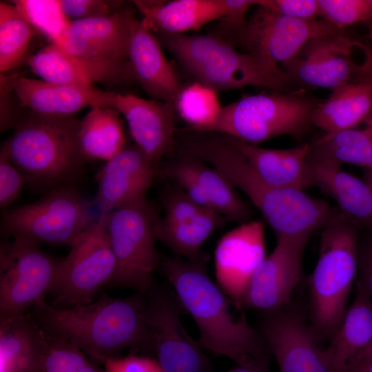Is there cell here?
Returning <instances> with one entry per match:
<instances>
[{"instance_id": "6da1fadb", "label": "cell", "mask_w": 372, "mask_h": 372, "mask_svg": "<svg viewBox=\"0 0 372 372\" xmlns=\"http://www.w3.org/2000/svg\"><path fill=\"white\" fill-rule=\"evenodd\" d=\"M176 147L180 155L196 158L216 169L240 189L259 210L276 236L307 237L322 230L338 210L304 190L280 188L262 180L224 136L181 131Z\"/></svg>"}, {"instance_id": "7a4b0ae2", "label": "cell", "mask_w": 372, "mask_h": 372, "mask_svg": "<svg viewBox=\"0 0 372 372\" xmlns=\"http://www.w3.org/2000/svg\"><path fill=\"white\" fill-rule=\"evenodd\" d=\"M146 307L142 293L127 298L104 293L95 302L70 308H56L45 301L32 307L30 314L45 334L69 342L103 364L125 349L150 356Z\"/></svg>"}, {"instance_id": "3957f363", "label": "cell", "mask_w": 372, "mask_h": 372, "mask_svg": "<svg viewBox=\"0 0 372 372\" xmlns=\"http://www.w3.org/2000/svg\"><path fill=\"white\" fill-rule=\"evenodd\" d=\"M159 268L196 322L202 348L242 366L271 355L262 333L245 316L236 319L231 313L227 295L208 275L206 256L194 260L165 256Z\"/></svg>"}, {"instance_id": "277c9868", "label": "cell", "mask_w": 372, "mask_h": 372, "mask_svg": "<svg viewBox=\"0 0 372 372\" xmlns=\"http://www.w3.org/2000/svg\"><path fill=\"white\" fill-rule=\"evenodd\" d=\"M79 124L74 115H43L26 109L1 149L36 192L74 186L89 162L80 147Z\"/></svg>"}, {"instance_id": "5b68a950", "label": "cell", "mask_w": 372, "mask_h": 372, "mask_svg": "<svg viewBox=\"0 0 372 372\" xmlns=\"http://www.w3.org/2000/svg\"><path fill=\"white\" fill-rule=\"evenodd\" d=\"M359 231L338 210L321 230L317 263L307 280L310 324L320 342L332 338L348 308L358 274Z\"/></svg>"}, {"instance_id": "8992f818", "label": "cell", "mask_w": 372, "mask_h": 372, "mask_svg": "<svg viewBox=\"0 0 372 372\" xmlns=\"http://www.w3.org/2000/svg\"><path fill=\"white\" fill-rule=\"evenodd\" d=\"M153 34L196 81L217 92L249 85L285 92L289 88L285 77L237 51L233 43L220 36Z\"/></svg>"}, {"instance_id": "52a82bcc", "label": "cell", "mask_w": 372, "mask_h": 372, "mask_svg": "<svg viewBox=\"0 0 372 372\" xmlns=\"http://www.w3.org/2000/svg\"><path fill=\"white\" fill-rule=\"evenodd\" d=\"M319 103L296 92L245 94L222 107L216 122L199 132L220 134L254 145L282 135L300 138L313 126V113Z\"/></svg>"}, {"instance_id": "ba28073f", "label": "cell", "mask_w": 372, "mask_h": 372, "mask_svg": "<svg viewBox=\"0 0 372 372\" xmlns=\"http://www.w3.org/2000/svg\"><path fill=\"white\" fill-rule=\"evenodd\" d=\"M159 216L152 204L143 199L106 214V226L116 260L110 286L147 291L155 281L154 272L161 258L156 248L155 225Z\"/></svg>"}, {"instance_id": "9c48e42d", "label": "cell", "mask_w": 372, "mask_h": 372, "mask_svg": "<svg viewBox=\"0 0 372 372\" xmlns=\"http://www.w3.org/2000/svg\"><path fill=\"white\" fill-rule=\"evenodd\" d=\"M91 206L74 186L59 187L34 203L3 209L1 229L8 237L70 247L96 220Z\"/></svg>"}, {"instance_id": "30bf717a", "label": "cell", "mask_w": 372, "mask_h": 372, "mask_svg": "<svg viewBox=\"0 0 372 372\" xmlns=\"http://www.w3.org/2000/svg\"><path fill=\"white\" fill-rule=\"evenodd\" d=\"M116 271V260L101 214L61 258L56 298L51 306L70 308L93 302L97 293L110 286Z\"/></svg>"}, {"instance_id": "8fae6325", "label": "cell", "mask_w": 372, "mask_h": 372, "mask_svg": "<svg viewBox=\"0 0 372 372\" xmlns=\"http://www.w3.org/2000/svg\"><path fill=\"white\" fill-rule=\"evenodd\" d=\"M61 258L40 244L15 237L0 245V313H23L45 302L59 285Z\"/></svg>"}, {"instance_id": "7c38bea8", "label": "cell", "mask_w": 372, "mask_h": 372, "mask_svg": "<svg viewBox=\"0 0 372 372\" xmlns=\"http://www.w3.org/2000/svg\"><path fill=\"white\" fill-rule=\"evenodd\" d=\"M340 31L322 19L308 21L280 14L258 0L255 10L234 41L262 66L287 81L284 65L308 41Z\"/></svg>"}, {"instance_id": "4fadbf2b", "label": "cell", "mask_w": 372, "mask_h": 372, "mask_svg": "<svg viewBox=\"0 0 372 372\" xmlns=\"http://www.w3.org/2000/svg\"><path fill=\"white\" fill-rule=\"evenodd\" d=\"M156 281L144 293L145 320L151 338V355L164 372H213V365L198 341L185 330V309L173 289Z\"/></svg>"}, {"instance_id": "5bb4252c", "label": "cell", "mask_w": 372, "mask_h": 372, "mask_svg": "<svg viewBox=\"0 0 372 372\" xmlns=\"http://www.w3.org/2000/svg\"><path fill=\"white\" fill-rule=\"evenodd\" d=\"M363 47L342 30L310 40L282 68L289 87H322L333 91L364 81L372 62L358 64L353 56L356 48Z\"/></svg>"}, {"instance_id": "9a60e30c", "label": "cell", "mask_w": 372, "mask_h": 372, "mask_svg": "<svg viewBox=\"0 0 372 372\" xmlns=\"http://www.w3.org/2000/svg\"><path fill=\"white\" fill-rule=\"evenodd\" d=\"M258 329L279 372H337L302 308L291 301L274 311H258Z\"/></svg>"}, {"instance_id": "2e32d148", "label": "cell", "mask_w": 372, "mask_h": 372, "mask_svg": "<svg viewBox=\"0 0 372 372\" xmlns=\"http://www.w3.org/2000/svg\"><path fill=\"white\" fill-rule=\"evenodd\" d=\"M276 238L274 249L260 264L247 285L242 307L274 311L291 301L301 279L303 253L310 238Z\"/></svg>"}, {"instance_id": "e0dca14e", "label": "cell", "mask_w": 372, "mask_h": 372, "mask_svg": "<svg viewBox=\"0 0 372 372\" xmlns=\"http://www.w3.org/2000/svg\"><path fill=\"white\" fill-rule=\"evenodd\" d=\"M101 107L113 108L125 117L135 144L158 169L161 158L176 147L174 105L132 94L103 91Z\"/></svg>"}, {"instance_id": "ac0fdd59", "label": "cell", "mask_w": 372, "mask_h": 372, "mask_svg": "<svg viewBox=\"0 0 372 372\" xmlns=\"http://www.w3.org/2000/svg\"><path fill=\"white\" fill-rule=\"evenodd\" d=\"M266 258L265 225L250 220L226 233L214 254L217 284L238 308L253 273Z\"/></svg>"}, {"instance_id": "d6986e66", "label": "cell", "mask_w": 372, "mask_h": 372, "mask_svg": "<svg viewBox=\"0 0 372 372\" xmlns=\"http://www.w3.org/2000/svg\"><path fill=\"white\" fill-rule=\"evenodd\" d=\"M150 158L135 143L123 148L97 174L94 204L101 214L146 198L157 173Z\"/></svg>"}, {"instance_id": "ffe728a7", "label": "cell", "mask_w": 372, "mask_h": 372, "mask_svg": "<svg viewBox=\"0 0 372 372\" xmlns=\"http://www.w3.org/2000/svg\"><path fill=\"white\" fill-rule=\"evenodd\" d=\"M134 15L119 10L112 14L71 21L55 43L66 53L92 61L128 59Z\"/></svg>"}, {"instance_id": "44dd1931", "label": "cell", "mask_w": 372, "mask_h": 372, "mask_svg": "<svg viewBox=\"0 0 372 372\" xmlns=\"http://www.w3.org/2000/svg\"><path fill=\"white\" fill-rule=\"evenodd\" d=\"M26 63L41 79L56 83L91 87L96 83L135 81L128 59H85L66 53L53 43L29 56Z\"/></svg>"}, {"instance_id": "7402d4cb", "label": "cell", "mask_w": 372, "mask_h": 372, "mask_svg": "<svg viewBox=\"0 0 372 372\" xmlns=\"http://www.w3.org/2000/svg\"><path fill=\"white\" fill-rule=\"evenodd\" d=\"M128 61L134 81L152 99L174 105L182 88L177 74L156 37L134 17L132 21Z\"/></svg>"}, {"instance_id": "603a6c76", "label": "cell", "mask_w": 372, "mask_h": 372, "mask_svg": "<svg viewBox=\"0 0 372 372\" xmlns=\"http://www.w3.org/2000/svg\"><path fill=\"white\" fill-rule=\"evenodd\" d=\"M307 161L312 186L332 198L338 211L359 229H372V189L369 185L342 170L341 166L309 152Z\"/></svg>"}, {"instance_id": "cb8c5ba5", "label": "cell", "mask_w": 372, "mask_h": 372, "mask_svg": "<svg viewBox=\"0 0 372 372\" xmlns=\"http://www.w3.org/2000/svg\"><path fill=\"white\" fill-rule=\"evenodd\" d=\"M47 348L30 313H0V372H43Z\"/></svg>"}, {"instance_id": "d4e9b609", "label": "cell", "mask_w": 372, "mask_h": 372, "mask_svg": "<svg viewBox=\"0 0 372 372\" xmlns=\"http://www.w3.org/2000/svg\"><path fill=\"white\" fill-rule=\"evenodd\" d=\"M10 81L22 107L43 115L71 116L87 106L100 107L103 92L94 86L60 84L18 74L10 76Z\"/></svg>"}, {"instance_id": "484cf974", "label": "cell", "mask_w": 372, "mask_h": 372, "mask_svg": "<svg viewBox=\"0 0 372 372\" xmlns=\"http://www.w3.org/2000/svg\"><path fill=\"white\" fill-rule=\"evenodd\" d=\"M224 137L268 184L280 188L300 190L312 186L307 161L309 143L290 149H267L230 136Z\"/></svg>"}, {"instance_id": "4316f807", "label": "cell", "mask_w": 372, "mask_h": 372, "mask_svg": "<svg viewBox=\"0 0 372 372\" xmlns=\"http://www.w3.org/2000/svg\"><path fill=\"white\" fill-rule=\"evenodd\" d=\"M143 17L141 21L153 32L184 34L198 30L221 19L224 0L132 1Z\"/></svg>"}, {"instance_id": "83f0119b", "label": "cell", "mask_w": 372, "mask_h": 372, "mask_svg": "<svg viewBox=\"0 0 372 372\" xmlns=\"http://www.w3.org/2000/svg\"><path fill=\"white\" fill-rule=\"evenodd\" d=\"M166 176L180 174L194 180L208 200L211 210L240 224L250 220L254 211L235 188L216 169L187 155L180 156L157 170Z\"/></svg>"}, {"instance_id": "f1b7e54d", "label": "cell", "mask_w": 372, "mask_h": 372, "mask_svg": "<svg viewBox=\"0 0 372 372\" xmlns=\"http://www.w3.org/2000/svg\"><path fill=\"white\" fill-rule=\"evenodd\" d=\"M372 343V302L356 280L354 300L324 351L337 372H351Z\"/></svg>"}, {"instance_id": "f546056e", "label": "cell", "mask_w": 372, "mask_h": 372, "mask_svg": "<svg viewBox=\"0 0 372 372\" xmlns=\"http://www.w3.org/2000/svg\"><path fill=\"white\" fill-rule=\"evenodd\" d=\"M372 114V81L352 83L333 91L320 102L312 116L313 126L326 134L354 128Z\"/></svg>"}, {"instance_id": "4dcf8cb0", "label": "cell", "mask_w": 372, "mask_h": 372, "mask_svg": "<svg viewBox=\"0 0 372 372\" xmlns=\"http://www.w3.org/2000/svg\"><path fill=\"white\" fill-rule=\"evenodd\" d=\"M79 139L89 161L110 160L126 145L120 114L110 107H91L80 121Z\"/></svg>"}, {"instance_id": "1f68e13d", "label": "cell", "mask_w": 372, "mask_h": 372, "mask_svg": "<svg viewBox=\"0 0 372 372\" xmlns=\"http://www.w3.org/2000/svg\"><path fill=\"white\" fill-rule=\"evenodd\" d=\"M228 221L231 220L227 217L212 210L176 225L165 224L159 217L155 225V234L156 239L176 256L194 260L203 256L200 248L210 235Z\"/></svg>"}, {"instance_id": "d6a6232c", "label": "cell", "mask_w": 372, "mask_h": 372, "mask_svg": "<svg viewBox=\"0 0 372 372\" xmlns=\"http://www.w3.org/2000/svg\"><path fill=\"white\" fill-rule=\"evenodd\" d=\"M309 153L341 166L344 163L372 168V128H351L326 134L309 143Z\"/></svg>"}, {"instance_id": "836d02e7", "label": "cell", "mask_w": 372, "mask_h": 372, "mask_svg": "<svg viewBox=\"0 0 372 372\" xmlns=\"http://www.w3.org/2000/svg\"><path fill=\"white\" fill-rule=\"evenodd\" d=\"M37 34L13 4L0 2L1 74L25 61L30 41Z\"/></svg>"}, {"instance_id": "e575fe53", "label": "cell", "mask_w": 372, "mask_h": 372, "mask_svg": "<svg viewBox=\"0 0 372 372\" xmlns=\"http://www.w3.org/2000/svg\"><path fill=\"white\" fill-rule=\"evenodd\" d=\"M174 107L188 124L182 130L202 132L216 122L222 107L216 90L196 81L182 87Z\"/></svg>"}, {"instance_id": "d590c367", "label": "cell", "mask_w": 372, "mask_h": 372, "mask_svg": "<svg viewBox=\"0 0 372 372\" xmlns=\"http://www.w3.org/2000/svg\"><path fill=\"white\" fill-rule=\"evenodd\" d=\"M37 33L56 43L65 32L70 20L63 14L59 0H17L12 1Z\"/></svg>"}, {"instance_id": "8d00e7d4", "label": "cell", "mask_w": 372, "mask_h": 372, "mask_svg": "<svg viewBox=\"0 0 372 372\" xmlns=\"http://www.w3.org/2000/svg\"><path fill=\"white\" fill-rule=\"evenodd\" d=\"M47 335V334H46ZM43 372H105L81 349L63 339L47 335Z\"/></svg>"}, {"instance_id": "74e56055", "label": "cell", "mask_w": 372, "mask_h": 372, "mask_svg": "<svg viewBox=\"0 0 372 372\" xmlns=\"http://www.w3.org/2000/svg\"><path fill=\"white\" fill-rule=\"evenodd\" d=\"M320 18L338 30L372 19V0H318Z\"/></svg>"}, {"instance_id": "f35d334b", "label": "cell", "mask_w": 372, "mask_h": 372, "mask_svg": "<svg viewBox=\"0 0 372 372\" xmlns=\"http://www.w3.org/2000/svg\"><path fill=\"white\" fill-rule=\"evenodd\" d=\"M165 215L160 218L162 223L176 225L194 218L203 212L211 210L192 199L177 184L165 188L162 195Z\"/></svg>"}, {"instance_id": "ab89813d", "label": "cell", "mask_w": 372, "mask_h": 372, "mask_svg": "<svg viewBox=\"0 0 372 372\" xmlns=\"http://www.w3.org/2000/svg\"><path fill=\"white\" fill-rule=\"evenodd\" d=\"M63 14L70 20L105 17L120 10L123 1L59 0Z\"/></svg>"}, {"instance_id": "60d3db41", "label": "cell", "mask_w": 372, "mask_h": 372, "mask_svg": "<svg viewBox=\"0 0 372 372\" xmlns=\"http://www.w3.org/2000/svg\"><path fill=\"white\" fill-rule=\"evenodd\" d=\"M26 180L12 164L6 152L0 150V207L8 209L19 196Z\"/></svg>"}, {"instance_id": "b9f144b4", "label": "cell", "mask_w": 372, "mask_h": 372, "mask_svg": "<svg viewBox=\"0 0 372 372\" xmlns=\"http://www.w3.org/2000/svg\"><path fill=\"white\" fill-rule=\"evenodd\" d=\"M258 3L296 19L311 21L320 18L318 0H258Z\"/></svg>"}, {"instance_id": "7bdbcfd3", "label": "cell", "mask_w": 372, "mask_h": 372, "mask_svg": "<svg viewBox=\"0 0 372 372\" xmlns=\"http://www.w3.org/2000/svg\"><path fill=\"white\" fill-rule=\"evenodd\" d=\"M225 13L222 20V28L225 35H229L232 42L245 27L247 14L251 7L258 5V0H224Z\"/></svg>"}, {"instance_id": "ee69618b", "label": "cell", "mask_w": 372, "mask_h": 372, "mask_svg": "<svg viewBox=\"0 0 372 372\" xmlns=\"http://www.w3.org/2000/svg\"><path fill=\"white\" fill-rule=\"evenodd\" d=\"M103 364L105 372H164L158 361L148 355L110 357Z\"/></svg>"}, {"instance_id": "f6af8a7d", "label": "cell", "mask_w": 372, "mask_h": 372, "mask_svg": "<svg viewBox=\"0 0 372 372\" xmlns=\"http://www.w3.org/2000/svg\"><path fill=\"white\" fill-rule=\"evenodd\" d=\"M357 281L372 302V229H360L358 241Z\"/></svg>"}, {"instance_id": "bcb514c9", "label": "cell", "mask_w": 372, "mask_h": 372, "mask_svg": "<svg viewBox=\"0 0 372 372\" xmlns=\"http://www.w3.org/2000/svg\"><path fill=\"white\" fill-rule=\"evenodd\" d=\"M1 116L0 129L1 132L8 129L14 128L16 123L24 114L26 109L17 107L20 105L19 101L14 103L16 99L15 94L11 84L10 76H6L1 74Z\"/></svg>"}, {"instance_id": "7dc6e473", "label": "cell", "mask_w": 372, "mask_h": 372, "mask_svg": "<svg viewBox=\"0 0 372 372\" xmlns=\"http://www.w3.org/2000/svg\"><path fill=\"white\" fill-rule=\"evenodd\" d=\"M270 357L271 355L260 357L249 365H238L226 372H271Z\"/></svg>"}, {"instance_id": "c3c4849f", "label": "cell", "mask_w": 372, "mask_h": 372, "mask_svg": "<svg viewBox=\"0 0 372 372\" xmlns=\"http://www.w3.org/2000/svg\"><path fill=\"white\" fill-rule=\"evenodd\" d=\"M351 372H372V361L361 360L353 367Z\"/></svg>"}, {"instance_id": "681fc988", "label": "cell", "mask_w": 372, "mask_h": 372, "mask_svg": "<svg viewBox=\"0 0 372 372\" xmlns=\"http://www.w3.org/2000/svg\"><path fill=\"white\" fill-rule=\"evenodd\" d=\"M361 360H371L372 361V343L369 345V347L366 350H364L360 354V355L357 359L355 364Z\"/></svg>"}, {"instance_id": "f907efd6", "label": "cell", "mask_w": 372, "mask_h": 372, "mask_svg": "<svg viewBox=\"0 0 372 372\" xmlns=\"http://www.w3.org/2000/svg\"><path fill=\"white\" fill-rule=\"evenodd\" d=\"M364 180L372 189V168L366 169Z\"/></svg>"}, {"instance_id": "816d5d0a", "label": "cell", "mask_w": 372, "mask_h": 372, "mask_svg": "<svg viewBox=\"0 0 372 372\" xmlns=\"http://www.w3.org/2000/svg\"><path fill=\"white\" fill-rule=\"evenodd\" d=\"M368 37L372 41V19L365 22Z\"/></svg>"}, {"instance_id": "f5cc1de1", "label": "cell", "mask_w": 372, "mask_h": 372, "mask_svg": "<svg viewBox=\"0 0 372 372\" xmlns=\"http://www.w3.org/2000/svg\"><path fill=\"white\" fill-rule=\"evenodd\" d=\"M364 123L366 126L372 128V114L364 121Z\"/></svg>"}]
</instances>
